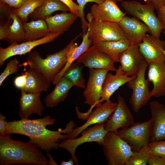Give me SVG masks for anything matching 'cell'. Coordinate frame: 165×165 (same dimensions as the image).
I'll use <instances>...</instances> for the list:
<instances>
[{"label":"cell","instance_id":"1","mask_svg":"<svg viewBox=\"0 0 165 165\" xmlns=\"http://www.w3.org/2000/svg\"><path fill=\"white\" fill-rule=\"evenodd\" d=\"M55 121V119L50 116L39 119L6 121L5 134H16L26 136L29 137L30 141L48 152L53 149L58 148L60 140L68 138V134L75 126L74 122L71 121L64 129L54 131L46 128L47 126L53 125Z\"/></svg>","mask_w":165,"mask_h":165},{"label":"cell","instance_id":"2","mask_svg":"<svg viewBox=\"0 0 165 165\" xmlns=\"http://www.w3.org/2000/svg\"><path fill=\"white\" fill-rule=\"evenodd\" d=\"M36 144L0 135V165H47L49 160Z\"/></svg>","mask_w":165,"mask_h":165},{"label":"cell","instance_id":"3","mask_svg":"<svg viewBox=\"0 0 165 165\" xmlns=\"http://www.w3.org/2000/svg\"><path fill=\"white\" fill-rule=\"evenodd\" d=\"M77 35L63 49L42 58L37 51L28 53L27 61L21 66H28L47 85L50 86L55 77L62 70L66 64V54L71 46L81 35Z\"/></svg>","mask_w":165,"mask_h":165},{"label":"cell","instance_id":"4","mask_svg":"<svg viewBox=\"0 0 165 165\" xmlns=\"http://www.w3.org/2000/svg\"><path fill=\"white\" fill-rule=\"evenodd\" d=\"M121 5L126 13L132 15L145 24L151 35L160 38L163 30L161 24L154 12L156 9L151 3L142 4L136 1H123Z\"/></svg>","mask_w":165,"mask_h":165},{"label":"cell","instance_id":"5","mask_svg":"<svg viewBox=\"0 0 165 165\" xmlns=\"http://www.w3.org/2000/svg\"><path fill=\"white\" fill-rule=\"evenodd\" d=\"M102 146L108 165H126L134 152L126 141L112 132H107Z\"/></svg>","mask_w":165,"mask_h":165},{"label":"cell","instance_id":"6","mask_svg":"<svg viewBox=\"0 0 165 165\" xmlns=\"http://www.w3.org/2000/svg\"><path fill=\"white\" fill-rule=\"evenodd\" d=\"M148 66V64L144 61L135 77L127 83L128 88L132 90L129 102L133 110L136 113L147 104L151 97L149 89L150 82L145 77Z\"/></svg>","mask_w":165,"mask_h":165},{"label":"cell","instance_id":"7","mask_svg":"<svg viewBox=\"0 0 165 165\" xmlns=\"http://www.w3.org/2000/svg\"><path fill=\"white\" fill-rule=\"evenodd\" d=\"M86 17L89 38L92 45L99 42L116 41L126 38L118 23L95 20L90 13Z\"/></svg>","mask_w":165,"mask_h":165},{"label":"cell","instance_id":"8","mask_svg":"<svg viewBox=\"0 0 165 165\" xmlns=\"http://www.w3.org/2000/svg\"><path fill=\"white\" fill-rule=\"evenodd\" d=\"M152 131L151 119L134 123L130 126L115 133L126 141L132 150L137 151L150 141Z\"/></svg>","mask_w":165,"mask_h":165},{"label":"cell","instance_id":"9","mask_svg":"<svg viewBox=\"0 0 165 165\" xmlns=\"http://www.w3.org/2000/svg\"><path fill=\"white\" fill-rule=\"evenodd\" d=\"M108 132L105 129L104 123L96 124L83 130L79 137L63 140L60 142L59 148L67 150L74 160L75 164L78 165V159L75 154L78 146L84 143L90 142H96L103 145L105 136Z\"/></svg>","mask_w":165,"mask_h":165},{"label":"cell","instance_id":"10","mask_svg":"<svg viewBox=\"0 0 165 165\" xmlns=\"http://www.w3.org/2000/svg\"><path fill=\"white\" fill-rule=\"evenodd\" d=\"M89 69V77L83 94L85 98L84 103L90 106L88 110L91 112L97 105L101 98L103 82L109 71L106 69Z\"/></svg>","mask_w":165,"mask_h":165},{"label":"cell","instance_id":"11","mask_svg":"<svg viewBox=\"0 0 165 165\" xmlns=\"http://www.w3.org/2000/svg\"><path fill=\"white\" fill-rule=\"evenodd\" d=\"M117 103L112 102L110 100L105 101L97 105L85 118L86 121L80 127L74 128L69 133L68 139L76 138L84 129L91 125L103 124L106 122L110 115L115 110Z\"/></svg>","mask_w":165,"mask_h":165},{"label":"cell","instance_id":"12","mask_svg":"<svg viewBox=\"0 0 165 165\" xmlns=\"http://www.w3.org/2000/svg\"><path fill=\"white\" fill-rule=\"evenodd\" d=\"M60 35L58 33H50L46 36L36 40L24 42L20 44L16 42L10 44L6 48L0 47V67L2 66L5 61L10 57L29 53L35 47L52 42Z\"/></svg>","mask_w":165,"mask_h":165},{"label":"cell","instance_id":"13","mask_svg":"<svg viewBox=\"0 0 165 165\" xmlns=\"http://www.w3.org/2000/svg\"><path fill=\"white\" fill-rule=\"evenodd\" d=\"M89 68L106 69L116 71L115 62L108 55L98 50L94 45L90 46L76 60Z\"/></svg>","mask_w":165,"mask_h":165},{"label":"cell","instance_id":"14","mask_svg":"<svg viewBox=\"0 0 165 165\" xmlns=\"http://www.w3.org/2000/svg\"><path fill=\"white\" fill-rule=\"evenodd\" d=\"M134 123V117L124 98L119 96L115 110L104 124L105 130L115 132L119 128L129 127Z\"/></svg>","mask_w":165,"mask_h":165},{"label":"cell","instance_id":"15","mask_svg":"<svg viewBox=\"0 0 165 165\" xmlns=\"http://www.w3.org/2000/svg\"><path fill=\"white\" fill-rule=\"evenodd\" d=\"M138 47L140 53L148 64L165 61L163 51L165 50V40L147 34L138 44Z\"/></svg>","mask_w":165,"mask_h":165},{"label":"cell","instance_id":"16","mask_svg":"<svg viewBox=\"0 0 165 165\" xmlns=\"http://www.w3.org/2000/svg\"><path fill=\"white\" fill-rule=\"evenodd\" d=\"M116 3L112 0H105L100 4H93L90 13L95 20L119 23L126 13L120 9Z\"/></svg>","mask_w":165,"mask_h":165},{"label":"cell","instance_id":"17","mask_svg":"<svg viewBox=\"0 0 165 165\" xmlns=\"http://www.w3.org/2000/svg\"><path fill=\"white\" fill-rule=\"evenodd\" d=\"M125 36L132 44H139L150 33L148 27L137 18L124 16L118 23Z\"/></svg>","mask_w":165,"mask_h":165},{"label":"cell","instance_id":"18","mask_svg":"<svg viewBox=\"0 0 165 165\" xmlns=\"http://www.w3.org/2000/svg\"><path fill=\"white\" fill-rule=\"evenodd\" d=\"M145 61L139 52L138 44H132L123 53L119 62L124 75L134 76L136 75L141 64Z\"/></svg>","mask_w":165,"mask_h":165},{"label":"cell","instance_id":"19","mask_svg":"<svg viewBox=\"0 0 165 165\" xmlns=\"http://www.w3.org/2000/svg\"><path fill=\"white\" fill-rule=\"evenodd\" d=\"M152 131L150 142L165 140V106L156 101L150 102Z\"/></svg>","mask_w":165,"mask_h":165},{"label":"cell","instance_id":"20","mask_svg":"<svg viewBox=\"0 0 165 165\" xmlns=\"http://www.w3.org/2000/svg\"><path fill=\"white\" fill-rule=\"evenodd\" d=\"M41 93H27L21 91L19 115L20 119H28L33 114L41 116L45 108L40 99Z\"/></svg>","mask_w":165,"mask_h":165},{"label":"cell","instance_id":"21","mask_svg":"<svg viewBox=\"0 0 165 165\" xmlns=\"http://www.w3.org/2000/svg\"><path fill=\"white\" fill-rule=\"evenodd\" d=\"M115 74L108 72L104 80L101 97L98 104L110 100L113 94L121 86L134 79L136 76H128L124 75L120 66L117 69Z\"/></svg>","mask_w":165,"mask_h":165},{"label":"cell","instance_id":"22","mask_svg":"<svg viewBox=\"0 0 165 165\" xmlns=\"http://www.w3.org/2000/svg\"><path fill=\"white\" fill-rule=\"evenodd\" d=\"M148 79L153 85L150 92L152 97L165 96V61L148 64Z\"/></svg>","mask_w":165,"mask_h":165},{"label":"cell","instance_id":"23","mask_svg":"<svg viewBox=\"0 0 165 165\" xmlns=\"http://www.w3.org/2000/svg\"><path fill=\"white\" fill-rule=\"evenodd\" d=\"M82 36V41L79 46H78L77 43L75 42L69 48L66 54V64L62 70L53 80L52 82L53 84L56 85L57 83L62 77L64 73L67 68L90 47L92 44V41L89 38L88 31Z\"/></svg>","mask_w":165,"mask_h":165},{"label":"cell","instance_id":"24","mask_svg":"<svg viewBox=\"0 0 165 165\" xmlns=\"http://www.w3.org/2000/svg\"><path fill=\"white\" fill-rule=\"evenodd\" d=\"M78 17L70 12H64L49 16L45 20L50 33L61 35L69 29Z\"/></svg>","mask_w":165,"mask_h":165},{"label":"cell","instance_id":"25","mask_svg":"<svg viewBox=\"0 0 165 165\" xmlns=\"http://www.w3.org/2000/svg\"><path fill=\"white\" fill-rule=\"evenodd\" d=\"M132 44L129 40L125 38L116 41L99 42L93 45L108 55L116 63L119 62L123 53Z\"/></svg>","mask_w":165,"mask_h":165},{"label":"cell","instance_id":"26","mask_svg":"<svg viewBox=\"0 0 165 165\" xmlns=\"http://www.w3.org/2000/svg\"><path fill=\"white\" fill-rule=\"evenodd\" d=\"M73 86L72 82L66 78L62 77L56 84L55 87L44 100L47 107L53 108L66 99L69 91Z\"/></svg>","mask_w":165,"mask_h":165},{"label":"cell","instance_id":"27","mask_svg":"<svg viewBox=\"0 0 165 165\" xmlns=\"http://www.w3.org/2000/svg\"><path fill=\"white\" fill-rule=\"evenodd\" d=\"M57 11H70L68 7L60 0H44L29 16L32 20H45L54 12Z\"/></svg>","mask_w":165,"mask_h":165},{"label":"cell","instance_id":"28","mask_svg":"<svg viewBox=\"0 0 165 165\" xmlns=\"http://www.w3.org/2000/svg\"><path fill=\"white\" fill-rule=\"evenodd\" d=\"M23 25L25 31L23 42L36 40L50 33L45 20H32L24 23Z\"/></svg>","mask_w":165,"mask_h":165},{"label":"cell","instance_id":"29","mask_svg":"<svg viewBox=\"0 0 165 165\" xmlns=\"http://www.w3.org/2000/svg\"><path fill=\"white\" fill-rule=\"evenodd\" d=\"M26 75L25 84L20 91L36 93L47 91L49 87L30 68L25 72Z\"/></svg>","mask_w":165,"mask_h":165},{"label":"cell","instance_id":"30","mask_svg":"<svg viewBox=\"0 0 165 165\" xmlns=\"http://www.w3.org/2000/svg\"><path fill=\"white\" fill-rule=\"evenodd\" d=\"M14 8L11 14L13 22L9 27L7 40L10 44L23 41L25 35L24 23L14 13Z\"/></svg>","mask_w":165,"mask_h":165},{"label":"cell","instance_id":"31","mask_svg":"<svg viewBox=\"0 0 165 165\" xmlns=\"http://www.w3.org/2000/svg\"><path fill=\"white\" fill-rule=\"evenodd\" d=\"M83 67L80 63L73 62L65 71L62 77L70 81L73 86L85 89V80L82 72Z\"/></svg>","mask_w":165,"mask_h":165},{"label":"cell","instance_id":"32","mask_svg":"<svg viewBox=\"0 0 165 165\" xmlns=\"http://www.w3.org/2000/svg\"><path fill=\"white\" fill-rule=\"evenodd\" d=\"M44 1V0H26L20 7L14 9V13L23 23L27 22L29 15Z\"/></svg>","mask_w":165,"mask_h":165},{"label":"cell","instance_id":"33","mask_svg":"<svg viewBox=\"0 0 165 165\" xmlns=\"http://www.w3.org/2000/svg\"><path fill=\"white\" fill-rule=\"evenodd\" d=\"M151 155L148 145H146L139 151H134L126 165H146L148 164Z\"/></svg>","mask_w":165,"mask_h":165},{"label":"cell","instance_id":"34","mask_svg":"<svg viewBox=\"0 0 165 165\" xmlns=\"http://www.w3.org/2000/svg\"><path fill=\"white\" fill-rule=\"evenodd\" d=\"M79 7V12L80 14L82 30V35L86 33L88 26V23L84 17V9L86 4L89 2H94L96 4H100L105 0H76Z\"/></svg>","mask_w":165,"mask_h":165},{"label":"cell","instance_id":"35","mask_svg":"<svg viewBox=\"0 0 165 165\" xmlns=\"http://www.w3.org/2000/svg\"><path fill=\"white\" fill-rule=\"evenodd\" d=\"M19 61L15 58L10 60L0 75V86H2L5 79L9 75L16 73L19 68Z\"/></svg>","mask_w":165,"mask_h":165},{"label":"cell","instance_id":"36","mask_svg":"<svg viewBox=\"0 0 165 165\" xmlns=\"http://www.w3.org/2000/svg\"><path fill=\"white\" fill-rule=\"evenodd\" d=\"M148 146L152 155L165 157V140L149 142Z\"/></svg>","mask_w":165,"mask_h":165},{"label":"cell","instance_id":"37","mask_svg":"<svg viewBox=\"0 0 165 165\" xmlns=\"http://www.w3.org/2000/svg\"><path fill=\"white\" fill-rule=\"evenodd\" d=\"M12 19H7L6 20H0V39L2 41H7L10 26L12 24Z\"/></svg>","mask_w":165,"mask_h":165},{"label":"cell","instance_id":"38","mask_svg":"<svg viewBox=\"0 0 165 165\" xmlns=\"http://www.w3.org/2000/svg\"><path fill=\"white\" fill-rule=\"evenodd\" d=\"M66 5L70 9V12L80 17L79 7L78 4L74 2L73 0H60Z\"/></svg>","mask_w":165,"mask_h":165},{"label":"cell","instance_id":"39","mask_svg":"<svg viewBox=\"0 0 165 165\" xmlns=\"http://www.w3.org/2000/svg\"><path fill=\"white\" fill-rule=\"evenodd\" d=\"M26 78L25 73L16 77L14 79L13 84L17 89L22 90L24 87Z\"/></svg>","mask_w":165,"mask_h":165},{"label":"cell","instance_id":"40","mask_svg":"<svg viewBox=\"0 0 165 165\" xmlns=\"http://www.w3.org/2000/svg\"><path fill=\"white\" fill-rule=\"evenodd\" d=\"M26 0H0V3L6 4L15 8L20 7Z\"/></svg>","mask_w":165,"mask_h":165},{"label":"cell","instance_id":"41","mask_svg":"<svg viewBox=\"0 0 165 165\" xmlns=\"http://www.w3.org/2000/svg\"><path fill=\"white\" fill-rule=\"evenodd\" d=\"M149 165H165V157L152 155L148 162Z\"/></svg>","mask_w":165,"mask_h":165},{"label":"cell","instance_id":"42","mask_svg":"<svg viewBox=\"0 0 165 165\" xmlns=\"http://www.w3.org/2000/svg\"><path fill=\"white\" fill-rule=\"evenodd\" d=\"M158 11L157 17L162 26L165 35V6H162Z\"/></svg>","mask_w":165,"mask_h":165},{"label":"cell","instance_id":"43","mask_svg":"<svg viewBox=\"0 0 165 165\" xmlns=\"http://www.w3.org/2000/svg\"><path fill=\"white\" fill-rule=\"evenodd\" d=\"M6 117L5 116L0 113V135L5 134L6 128Z\"/></svg>","mask_w":165,"mask_h":165},{"label":"cell","instance_id":"44","mask_svg":"<svg viewBox=\"0 0 165 165\" xmlns=\"http://www.w3.org/2000/svg\"><path fill=\"white\" fill-rule=\"evenodd\" d=\"M145 3H151L154 6L157 10L163 6V0H144Z\"/></svg>","mask_w":165,"mask_h":165},{"label":"cell","instance_id":"45","mask_svg":"<svg viewBox=\"0 0 165 165\" xmlns=\"http://www.w3.org/2000/svg\"><path fill=\"white\" fill-rule=\"evenodd\" d=\"M75 164L74 160L71 157L68 161H65L62 160L60 161L61 165H73Z\"/></svg>","mask_w":165,"mask_h":165},{"label":"cell","instance_id":"46","mask_svg":"<svg viewBox=\"0 0 165 165\" xmlns=\"http://www.w3.org/2000/svg\"><path fill=\"white\" fill-rule=\"evenodd\" d=\"M47 155L49 157V164L50 165H57L53 160L52 157L48 152L47 153Z\"/></svg>","mask_w":165,"mask_h":165},{"label":"cell","instance_id":"47","mask_svg":"<svg viewBox=\"0 0 165 165\" xmlns=\"http://www.w3.org/2000/svg\"><path fill=\"white\" fill-rule=\"evenodd\" d=\"M112 0L113 1H114L116 2H121L123 1V0Z\"/></svg>","mask_w":165,"mask_h":165},{"label":"cell","instance_id":"48","mask_svg":"<svg viewBox=\"0 0 165 165\" xmlns=\"http://www.w3.org/2000/svg\"><path fill=\"white\" fill-rule=\"evenodd\" d=\"M163 6H165V0H163Z\"/></svg>","mask_w":165,"mask_h":165},{"label":"cell","instance_id":"49","mask_svg":"<svg viewBox=\"0 0 165 165\" xmlns=\"http://www.w3.org/2000/svg\"><path fill=\"white\" fill-rule=\"evenodd\" d=\"M163 53L165 57V50H163Z\"/></svg>","mask_w":165,"mask_h":165}]
</instances>
